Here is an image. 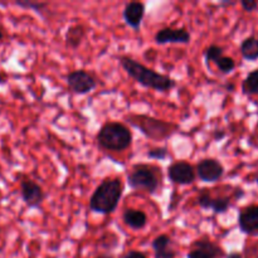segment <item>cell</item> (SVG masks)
<instances>
[{
    "mask_svg": "<svg viewBox=\"0 0 258 258\" xmlns=\"http://www.w3.org/2000/svg\"><path fill=\"white\" fill-rule=\"evenodd\" d=\"M127 121L130 125L140 130L146 138L151 140H165L178 131V125L168 122V121L158 120L146 115L128 116Z\"/></svg>",
    "mask_w": 258,
    "mask_h": 258,
    "instance_id": "cell-5",
    "label": "cell"
},
{
    "mask_svg": "<svg viewBox=\"0 0 258 258\" xmlns=\"http://www.w3.org/2000/svg\"><path fill=\"white\" fill-rule=\"evenodd\" d=\"M224 256L221 246L209 239H198L193 243V248L188 252L186 258H219Z\"/></svg>",
    "mask_w": 258,
    "mask_h": 258,
    "instance_id": "cell-12",
    "label": "cell"
},
{
    "mask_svg": "<svg viewBox=\"0 0 258 258\" xmlns=\"http://www.w3.org/2000/svg\"><path fill=\"white\" fill-rule=\"evenodd\" d=\"M257 181H258V180H257Z\"/></svg>",
    "mask_w": 258,
    "mask_h": 258,
    "instance_id": "cell-31",
    "label": "cell"
},
{
    "mask_svg": "<svg viewBox=\"0 0 258 258\" xmlns=\"http://www.w3.org/2000/svg\"><path fill=\"white\" fill-rule=\"evenodd\" d=\"M238 226L248 236H258V206H248L239 212Z\"/></svg>",
    "mask_w": 258,
    "mask_h": 258,
    "instance_id": "cell-13",
    "label": "cell"
},
{
    "mask_svg": "<svg viewBox=\"0 0 258 258\" xmlns=\"http://www.w3.org/2000/svg\"><path fill=\"white\" fill-rule=\"evenodd\" d=\"M241 5L246 12H253L258 8V3L254 0H242Z\"/></svg>",
    "mask_w": 258,
    "mask_h": 258,
    "instance_id": "cell-25",
    "label": "cell"
},
{
    "mask_svg": "<svg viewBox=\"0 0 258 258\" xmlns=\"http://www.w3.org/2000/svg\"><path fill=\"white\" fill-rule=\"evenodd\" d=\"M127 185L134 190H145L149 194H156L163 185L161 169L146 164H136L126 174Z\"/></svg>",
    "mask_w": 258,
    "mask_h": 258,
    "instance_id": "cell-4",
    "label": "cell"
},
{
    "mask_svg": "<svg viewBox=\"0 0 258 258\" xmlns=\"http://www.w3.org/2000/svg\"><path fill=\"white\" fill-rule=\"evenodd\" d=\"M0 196H2V191H0Z\"/></svg>",
    "mask_w": 258,
    "mask_h": 258,
    "instance_id": "cell-30",
    "label": "cell"
},
{
    "mask_svg": "<svg viewBox=\"0 0 258 258\" xmlns=\"http://www.w3.org/2000/svg\"><path fill=\"white\" fill-rule=\"evenodd\" d=\"M223 55H224V48L218 44L209 45V47L206 49V52H204V58H206L207 63L209 62L216 63L217 60L221 59Z\"/></svg>",
    "mask_w": 258,
    "mask_h": 258,
    "instance_id": "cell-20",
    "label": "cell"
},
{
    "mask_svg": "<svg viewBox=\"0 0 258 258\" xmlns=\"http://www.w3.org/2000/svg\"><path fill=\"white\" fill-rule=\"evenodd\" d=\"M120 64L126 73L139 85L145 88L158 91V92H169L176 87V81L166 75L156 72L153 68L146 67L143 63L138 62L131 57L122 55L120 57Z\"/></svg>",
    "mask_w": 258,
    "mask_h": 258,
    "instance_id": "cell-1",
    "label": "cell"
},
{
    "mask_svg": "<svg viewBox=\"0 0 258 258\" xmlns=\"http://www.w3.org/2000/svg\"><path fill=\"white\" fill-rule=\"evenodd\" d=\"M146 8L145 4L141 2H131L127 3L123 8L122 17L126 24L133 29H139L143 24L144 17H145Z\"/></svg>",
    "mask_w": 258,
    "mask_h": 258,
    "instance_id": "cell-14",
    "label": "cell"
},
{
    "mask_svg": "<svg viewBox=\"0 0 258 258\" xmlns=\"http://www.w3.org/2000/svg\"><path fill=\"white\" fill-rule=\"evenodd\" d=\"M242 91L246 95H258V70L248 73L242 83Z\"/></svg>",
    "mask_w": 258,
    "mask_h": 258,
    "instance_id": "cell-18",
    "label": "cell"
},
{
    "mask_svg": "<svg viewBox=\"0 0 258 258\" xmlns=\"http://www.w3.org/2000/svg\"><path fill=\"white\" fill-rule=\"evenodd\" d=\"M122 221L131 229H143L148 224V216L140 209L128 208L122 213Z\"/></svg>",
    "mask_w": 258,
    "mask_h": 258,
    "instance_id": "cell-15",
    "label": "cell"
},
{
    "mask_svg": "<svg viewBox=\"0 0 258 258\" xmlns=\"http://www.w3.org/2000/svg\"><path fill=\"white\" fill-rule=\"evenodd\" d=\"M227 258H243L242 257L241 253H237V252H234V253H231L227 256Z\"/></svg>",
    "mask_w": 258,
    "mask_h": 258,
    "instance_id": "cell-27",
    "label": "cell"
},
{
    "mask_svg": "<svg viewBox=\"0 0 258 258\" xmlns=\"http://www.w3.org/2000/svg\"><path fill=\"white\" fill-rule=\"evenodd\" d=\"M242 57L247 60H256L258 59V38L248 37L242 42L239 47Z\"/></svg>",
    "mask_w": 258,
    "mask_h": 258,
    "instance_id": "cell-17",
    "label": "cell"
},
{
    "mask_svg": "<svg viewBox=\"0 0 258 258\" xmlns=\"http://www.w3.org/2000/svg\"><path fill=\"white\" fill-rule=\"evenodd\" d=\"M86 35H87V30H86V28L82 24L71 25L64 35L66 44L70 48H72V49H76V48H78L82 44Z\"/></svg>",
    "mask_w": 258,
    "mask_h": 258,
    "instance_id": "cell-16",
    "label": "cell"
},
{
    "mask_svg": "<svg viewBox=\"0 0 258 258\" xmlns=\"http://www.w3.org/2000/svg\"><path fill=\"white\" fill-rule=\"evenodd\" d=\"M216 66L219 70V72L223 73V75H229L236 68V60L232 57H228V55H223L221 59L217 60Z\"/></svg>",
    "mask_w": 258,
    "mask_h": 258,
    "instance_id": "cell-21",
    "label": "cell"
},
{
    "mask_svg": "<svg viewBox=\"0 0 258 258\" xmlns=\"http://www.w3.org/2000/svg\"><path fill=\"white\" fill-rule=\"evenodd\" d=\"M123 194V183L118 178H106L98 184L90 198V209L95 213L110 216L118 207Z\"/></svg>",
    "mask_w": 258,
    "mask_h": 258,
    "instance_id": "cell-2",
    "label": "cell"
},
{
    "mask_svg": "<svg viewBox=\"0 0 258 258\" xmlns=\"http://www.w3.org/2000/svg\"><path fill=\"white\" fill-rule=\"evenodd\" d=\"M176 257V251L170 248L164 249V251H159L154 253V258H175Z\"/></svg>",
    "mask_w": 258,
    "mask_h": 258,
    "instance_id": "cell-24",
    "label": "cell"
},
{
    "mask_svg": "<svg viewBox=\"0 0 258 258\" xmlns=\"http://www.w3.org/2000/svg\"><path fill=\"white\" fill-rule=\"evenodd\" d=\"M122 258H148L145 253L140 251H128Z\"/></svg>",
    "mask_w": 258,
    "mask_h": 258,
    "instance_id": "cell-26",
    "label": "cell"
},
{
    "mask_svg": "<svg viewBox=\"0 0 258 258\" xmlns=\"http://www.w3.org/2000/svg\"><path fill=\"white\" fill-rule=\"evenodd\" d=\"M168 178L176 185H190L197 179V170L190 163L178 160L168 168Z\"/></svg>",
    "mask_w": 258,
    "mask_h": 258,
    "instance_id": "cell-7",
    "label": "cell"
},
{
    "mask_svg": "<svg viewBox=\"0 0 258 258\" xmlns=\"http://www.w3.org/2000/svg\"><path fill=\"white\" fill-rule=\"evenodd\" d=\"M96 258H112V257H110V256H100V257H96Z\"/></svg>",
    "mask_w": 258,
    "mask_h": 258,
    "instance_id": "cell-28",
    "label": "cell"
},
{
    "mask_svg": "<svg viewBox=\"0 0 258 258\" xmlns=\"http://www.w3.org/2000/svg\"><path fill=\"white\" fill-rule=\"evenodd\" d=\"M68 90L75 95H87L97 87V80L86 70H75L66 76Z\"/></svg>",
    "mask_w": 258,
    "mask_h": 258,
    "instance_id": "cell-6",
    "label": "cell"
},
{
    "mask_svg": "<svg viewBox=\"0 0 258 258\" xmlns=\"http://www.w3.org/2000/svg\"><path fill=\"white\" fill-rule=\"evenodd\" d=\"M20 196L28 208H40L45 199L42 186L32 179H23L20 181Z\"/></svg>",
    "mask_w": 258,
    "mask_h": 258,
    "instance_id": "cell-10",
    "label": "cell"
},
{
    "mask_svg": "<svg viewBox=\"0 0 258 258\" xmlns=\"http://www.w3.org/2000/svg\"><path fill=\"white\" fill-rule=\"evenodd\" d=\"M171 246V238L168 236V234H160L156 238H154L153 243H151V247L155 252L164 251V249L170 248Z\"/></svg>",
    "mask_w": 258,
    "mask_h": 258,
    "instance_id": "cell-22",
    "label": "cell"
},
{
    "mask_svg": "<svg viewBox=\"0 0 258 258\" xmlns=\"http://www.w3.org/2000/svg\"><path fill=\"white\" fill-rule=\"evenodd\" d=\"M191 35L185 28H163L155 34V42L158 44H188Z\"/></svg>",
    "mask_w": 258,
    "mask_h": 258,
    "instance_id": "cell-11",
    "label": "cell"
},
{
    "mask_svg": "<svg viewBox=\"0 0 258 258\" xmlns=\"http://www.w3.org/2000/svg\"><path fill=\"white\" fill-rule=\"evenodd\" d=\"M15 5L20 8H24V9L33 10V12H37L38 14H43L44 12H47L48 4L47 3H39V2H32V0H18L15 2Z\"/></svg>",
    "mask_w": 258,
    "mask_h": 258,
    "instance_id": "cell-19",
    "label": "cell"
},
{
    "mask_svg": "<svg viewBox=\"0 0 258 258\" xmlns=\"http://www.w3.org/2000/svg\"><path fill=\"white\" fill-rule=\"evenodd\" d=\"M197 176L204 183H216L224 175V166L218 159L204 158L196 166Z\"/></svg>",
    "mask_w": 258,
    "mask_h": 258,
    "instance_id": "cell-8",
    "label": "cell"
},
{
    "mask_svg": "<svg viewBox=\"0 0 258 258\" xmlns=\"http://www.w3.org/2000/svg\"><path fill=\"white\" fill-rule=\"evenodd\" d=\"M148 158L153 159V160H165L169 156V151L166 148H153L148 151Z\"/></svg>",
    "mask_w": 258,
    "mask_h": 258,
    "instance_id": "cell-23",
    "label": "cell"
},
{
    "mask_svg": "<svg viewBox=\"0 0 258 258\" xmlns=\"http://www.w3.org/2000/svg\"><path fill=\"white\" fill-rule=\"evenodd\" d=\"M208 189H203L197 196V204L203 209H212L216 214H223L231 208L232 198L227 196L213 197Z\"/></svg>",
    "mask_w": 258,
    "mask_h": 258,
    "instance_id": "cell-9",
    "label": "cell"
},
{
    "mask_svg": "<svg viewBox=\"0 0 258 258\" xmlns=\"http://www.w3.org/2000/svg\"><path fill=\"white\" fill-rule=\"evenodd\" d=\"M2 39H3V32L0 30V40H2Z\"/></svg>",
    "mask_w": 258,
    "mask_h": 258,
    "instance_id": "cell-29",
    "label": "cell"
},
{
    "mask_svg": "<svg viewBox=\"0 0 258 258\" xmlns=\"http://www.w3.org/2000/svg\"><path fill=\"white\" fill-rule=\"evenodd\" d=\"M96 139H97L98 146L103 150L120 153L131 146L133 133L123 123L108 121L101 126Z\"/></svg>",
    "mask_w": 258,
    "mask_h": 258,
    "instance_id": "cell-3",
    "label": "cell"
}]
</instances>
